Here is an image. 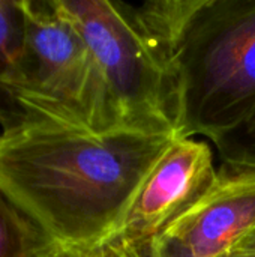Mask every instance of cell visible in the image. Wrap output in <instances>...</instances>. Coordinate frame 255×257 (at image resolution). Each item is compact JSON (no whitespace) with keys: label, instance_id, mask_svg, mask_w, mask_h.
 <instances>
[{"label":"cell","instance_id":"14","mask_svg":"<svg viewBox=\"0 0 255 257\" xmlns=\"http://www.w3.org/2000/svg\"><path fill=\"white\" fill-rule=\"evenodd\" d=\"M74 257H99L98 256V251H93V253H87V254H80V256Z\"/></svg>","mask_w":255,"mask_h":257},{"label":"cell","instance_id":"6","mask_svg":"<svg viewBox=\"0 0 255 257\" xmlns=\"http://www.w3.org/2000/svg\"><path fill=\"white\" fill-rule=\"evenodd\" d=\"M255 229V160L224 158L209 190L162 235L191 257H222Z\"/></svg>","mask_w":255,"mask_h":257},{"label":"cell","instance_id":"7","mask_svg":"<svg viewBox=\"0 0 255 257\" xmlns=\"http://www.w3.org/2000/svg\"><path fill=\"white\" fill-rule=\"evenodd\" d=\"M62 253L53 239L0 190V257H50Z\"/></svg>","mask_w":255,"mask_h":257},{"label":"cell","instance_id":"10","mask_svg":"<svg viewBox=\"0 0 255 257\" xmlns=\"http://www.w3.org/2000/svg\"><path fill=\"white\" fill-rule=\"evenodd\" d=\"M222 257H255V229L243 236Z\"/></svg>","mask_w":255,"mask_h":257},{"label":"cell","instance_id":"8","mask_svg":"<svg viewBox=\"0 0 255 257\" xmlns=\"http://www.w3.org/2000/svg\"><path fill=\"white\" fill-rule=\"evenodd\" d=\"M24 38L23 0H0V78L18 62Z\"/></svg>","mask_w":255,"mask_h":257},{"label":"cell","instance_id":"1","mask_svg":"<svg viewBox=\"0 0 255 257\" xmlns=\"http://www.w3.org/2000/svg\"><path fill=\"white\" fill-rule=\"evenodd\" d=\"M176 139L9 116L0 131V190L62 253H93L117 235Z\"/></svg>","mask_w":255,"mask_h":257},{"label":"cell","instance_id":"2","mask_svg":"<svg viewBox=\"0 0 255 257\" xmlns=\"http://www.w3.org/2000/svg\"><path fill=\"white\" fill-rule=\"evenodd\" d=\"M176 71L179 136L221 149L255 113V0H204Z\"/></svg>","mask_w":255,"mask_h":257},{"label":"cell","instance_id":"4","mask_svg":"<svg viewBox=\"0 0 255 257\" xmlns=\"http://www.w3.org/2000/svg\"><path fill=\"white\" fill-rule=\"evenodd\" d=\"M86 41L113 131L179 136L177 81L137 30L125 2L53 0Z\"/></svg>","mask_w":255,"mask_h":257},{"label":"cell","instance_id":"15","mask_svg":"<svg viewBox=\"0 0 255 257\" xmlns=\"http://www.w3.org/2000/svg\"><path fill=\"white\" fill-rule=\"evenodd\" d=\"M50 257H74V256H69V254H65V253H57V254H53V256Z\"/></svg>","mask_w":255,"mask_h":257},{"label":"cell","instance_id":"12","mask_svg":"<svg viewBox=\"0 0 255 257\" xmlns=\"http://www.w3.org/2000/svg\"><path fill=\"white\" fill-rule=\"evenodd\" d=\"M230 154L237 158L255 160V140H239L230 143Z\"/></svg>","mask_w":255,"mask_h":257},{"label":"cell","instance_id":"9","mask_svg":"<svg viewBox=\"0 0 255 257\" xmlns=\"http://www.w3.org/2000/svg\"><path fill=\"white\" fill-rule=\"evenodd\" d=\"M99 257H150V254H146L134 247H129L117 239L108 241L105 245H102L98 250Z\"/></svg>","mask_w":255,"mask_h":257},{"label":"cell","instance_id":"5","mask_svg":"<svg viewBox=\"0 0 255 257\" xmlns=\"http://www.w3.org/2000/svg\"><path fill=\"white\" fill-rule=\"evenodd\" d=\"M216 172L212 146L204 139H176L143 182L113 239L149 254L167 229L209 190Z\"/></svg>","mask_w":255,"mask_h":257},{"label":"cell","instance_id":"13","mask_svg":"<svg viewBox=\"0 0 255 257\" xmlns=\"http://www.w3.org/2000/svg\"><path fill=\"white\" fill-rule=\"evenodd\" d=\"M237 140H255V113L252 114V117L249 119V122L245 125V128L239 133V134H236L233 139H230L227 143H230V142H237ZM225 143V145H227ZM224 145V146H225ZM222 146V148H224Z\"/></svg>","mask_w":255,"mask_h":257},{"label":"cell","instance_id":"3","mask_svg":"<svg viewBox=\"0 0 255 257\" xmlns=\"http://www.w3.org/2000/svg\"><path fill=\"white\" fill-rule=\"evenodd\" d=\"M26 38L18 62L0 78L14 105L3 116H29L113 131L95 59L80 32L53 0H23ZM0 120V123H2Z\"/></svg>","mask_w":255,"mask_h":257},{"label":"cell","instance_id":"11","mask_svg":"<svg viewBox=\"0 0 255 257\" xmlns=\"http://www.w3.org/2000/svg\"><path fill=\"white\" fill-rule=\"evenodd\" d=\"M149 254L150 257H191L185 250H182L176 244L165 241V239H159L153 245Z\"/></svg>","mask_w":255,"mask_h":257}]
</instances>
